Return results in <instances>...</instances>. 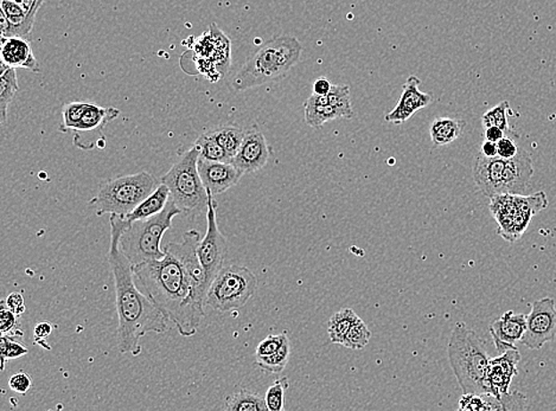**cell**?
Returning <instances> with one entry per match:
<instances>
[{"instance_id": "6da1fadb", "label": "cell", "mask_w": 556, "mask_h": 411, "mask_svg": "<svg viewBox=\"0 0 556 411\" xmlns=\"http://www.w3.org/2000/svg\"><path fill=\"white\" fill-rule=\"evenodd\" d=\"M165 251L162 259L133 266V275L139 290L179 333L193 337L205 316L207 293L183 263L172 252Z\"/></svg>"}, {"instance_id": "7a4b0ae2", "label": "cell", "mask_w": 556, "mask_h": 411, "mask_svg": "<svg viewBox=\"0 0 556 411\" xmlns=\"http://www.w3.org/2000/svg\"><path fill=\"white\" fill-rule=\"evenodd\" d=\"M110 221L111 242L107 258L114 275L118 348L122 355L129 353L137 357L142 352L140 339L149 333H165L170 322L137 286L133 265L121 251V234L129 223L118 215H111Z\"/></svg>"}, {"instance_id": "3957f363", "label": "cell", "mask_w": 556, "mask_h": 411, "mask_svg": "<svg viewBox=\"0 0 556 411\" xmlns=\"http://www.w3.org/2000/svg\"><path fill=\"white\" fill-rule=\"evenodd\" d=\"M303 46L294 36L281 35L253 53L233 78L236 90H247L283 80L301 60Z\"/></svg>"}, {"instance_id": "277c9868", "label": "cell", "mask_w": 556, "mask_h": 411, "mask_svg": "<svg viewBox=\"0 0 556 411\" xmlns=\"http://www.w3.org/2000/svg\"><path fill=\"white\" fill-rule=\"evenodd\" d=\"M447 353L454 376L464 394L487 395L489 367L485 342L465 323H457L451 334Z\"/></svg>"}, {"instance_id": "5b68a950", "label": "cell", "mask_w": 556, "mask_h": 411, "mask_svg": "<svg viewBox=\"0 0 556 411\" xmlns=\"http://www.w3.org/2000/svg\"><path fill=\"white\" fill-rule=\"evenodd\" d=\"M534 176L532 157L525 150L510 160L501 157L487 158L477 154L474 164V179L478 189L486 197L500 194H523L528 190Z\"/></svg>"}, {"instance_id": "8992f818", "label": "cell", "mask_w": 556, "mask_h": 411, "mask_svg": "<svg viewBox=\"0 0 556 411\" xmlns=\"http://www.w3.org/2000/svg\"><path fill=\"white\" fill-rule=\"evenodd\" d=\"M179 214L182 211L170 197L164 210L158 215L126 226L120 237V249L133 266L165 258V249H162V237L171 228L173 218Z\"/></svg>"}, {"instance_id": "52a82bcc", "label": "cell", "mask_w": 556, "mask_h": 411, "mask_svg": "<svg viewBox=\"0 0 556 411\" xmlns=\"http://www.w3.org/2000/svg\"><path fill=\"white\" fill-rule=\"evenodd\" d=\"M200 151L194 145L178 158L162 177L170 190V197L182 214L191 215L208 207L209 193L198 172Z\"/></svg>"}, {"instance_id": "ba28073f", "label": "cell", "mask_w": 556, "mask_h": 411, "mask_svg": "<svg viewBox=\"0 0 556 411\" xmlns=\"http://www.w3.org/2000/svg\"><path fill=\"white\" fill-rule=\"evenodd\" d=\"M158 187L157 179L149 172L118 177L101 185L90 204L97 215L110 214L125 218Z\"/></svg>"}, {"instance_id": "9c48e42d", "label": "cell", "mask_w": 556, "mask_h": 411, "mask_svg": "<svg viewBox=\"0 0 556 411\" xmlns=\"http://www.w3.org/2000/svg\"><path fill=\"white\" fill-rule=\"evenodd\" d=\"M548 207L546 193L500 194L491 198L490 211L498 225V234L508 242H516L532 221L533 216Z\"/></svg>"}, {"instance_id": "30bf717a", "label": "cell", "mask_w": 556, "mask_h": 411, "mask_svg": "<svg viewBox=\"0 0 556 411\" xmlns=\"http://www.w3.org/2000/svg\"><path fill=\"white\" fill-rule=\"evenodd\" d=\"M258 287V279L245 267L225 266L209 288L205 308L227 313L237 311L247 304Z\"/></svg>"}, {"instance_id": "8fae6325", "label": "cell", "mask_w": 556, "mask_h": 411, "mask_svg": "<svg viewBox=\"0 0 556 411\" xmlns=\"http://www.w3.org/2000/svg\"><path fill=\"white\" fill-rule=\"evenodd\" d=\"M227 249H228V244H227L226 237L220 232L218 221H216V201L214 196L209 193L207 233L197 247L198 258L204 270L208 288H211L212 281L225 267Z\"/></svg>"}, {"instance_id": "7c38bea8", "label": "cell", "mask_w": 556, "mask_h": 411, "mask_svg": "<svg viewBox=\"0 0 556 411\" xmlns=\"http://www.w3.org/2000/svg\"><path fill=\"white\" fill-rule=\"evenodd\" d=\"M556 341V308L554 299L534 301L527 316V330L521 339L526 348L540 349L547 342Z\"/></svg>"}, {"instance_id": "4fadbf2b", "label": "cell", "mask_w": 556, "mask_h": 411, "mask_svg": "<svg viewBox=\"0 0 556 411\" xmlns=\"http://www.w3.org/2000/svg\"><path fill=\"white\" fill-rule=\"evenodd\" d=\"M521 360L519 349H510L496 358H490L486 374L487 396H493L498 402L508 394L512 380L519 374L518 364Z\"/></svg>"}, {"instance_id": "5bb4252c", "label": "cell", "mask_w": 556, "mask_h": 411, "mask_svg": "<svg viewBox=\"0 0 556 411\" xmlns=\"http://www.w3.org/2000/svg\"><path fill=\"white\" fill-rule=\"evenodd\" d=\"M270 160V147L265 136L256 126L245 133L244 142L238 149L232 164L244 173H253L265 168Z\"/></svg>"}, {"instance_id": "9a60e30c", "label": "cell", "mask_w": 556, "mask_h": 411, "mask_svg": "<svg viewBox=\"0 0 556 411\" xmlns=\"http://www.w3.org/2000/svg\"><path fill=\"white\" fill-rule=\"evenodd\" d=\"M198 172L208 193L218 196L236 186L245 175L236 165L227 161L198 160Z\"/></svg>"}, {"instance_id": "2e32d148", "label": "cell", "mask_w": 556, "mask_h": 411, "mask_svg": "<svg viewBox=\"0 0 556 411\" xmlns=\"http://www.w3.org/2000/svg\"><path fill=\"white\" fill-rule=\"evenodd\" d=\"M420 78L411 75L402 86V93H401L399 103L396 104L394 110L386 115L385 119L387 122L394 125H401L411 117L418 111L424 110L428 104L432 103V95L428 93L421 92Z\"/></svg>"}, {"instance_id": "e0dca14e", "label": "cell", "mask_w": 556, "mask_h": 411, "mask_svg": "<svg viewBox=\"0 0 556 411\" xmlns=\"http://www.w3.org/2000/svg\"><path fill=\"white\" fill-rule=\"evenodd\" d=\"M526 330L527 316L514 311L505 312L489 327L494 348L500 355L508 349H518L516 342L521 341Z\"/></svg>"}, {"instance_id": "ac0fdd59", "label": "cell", "mask_w": 556, "mask_h": 411, "mask_svg": "<svg viewBox=\"0 0 556 411\" xmlns=\"http://www.w3.org/2000/svg\"><path fill=\"white\" fill-rule=\"evenodd\" d=\"M2 37H24L31 34L37 9H29L14 0H2Z\"/></svg>"}, {"instance_id": "d6986e66", "label": "cell", "mask_w": 556, "mask_h": 411, "mask_svg": "<svg viewBox=\"0 0 556 411\" xmlns=\"http://www.w3.org/2000/svg\"><path fill=\"white\" fill-rule=\"evenodd\" d=\"M2 71L7 68L39 71L30 42L24 37H2Z\"/></svg>"}, {"instance_id": "ffe728a7", "label": "cell", "mask_w": 556, "mask_h": 411, "mask_svg": "<svg viewBox=\"0 0 556 411\" xmlns=\"http://www.w3.org/2000/svg\"><path fill=\"white\" fill-rule=\"evenodd\" d=\"M304 108L306 124L313 128H320L321 126L328 121L345 119V115L342 111H339L337 107L332 106L328 103V95L312 94L306 100Z\"/></svg>"}, {"instance_id": "44dd1931", "label": "cell", "mask_w": 556, "mask_h": 411, "mask_svg": "<svg viewBox=\"0 0 556 411\" xmlns=\"http://www.w3.org/2000/svg\"><path fill=\"white\" fill-rule=\"evenodd\" d=\"M169 200V187L166 186L165 184H159L157 189L154 190L153 193L149 194L135 210L125 216V219L129 223H132L140 221V219L153 218V216H156L159 212L164 210Z\"/></svg>"}, {"instance_id": "7402d4cb", "label": "cell", "mask_w": 556, "mask_h": 411, "mask_svg": "<svg viewBox=\"0 0 556 411\" xmlns=\"http://www.w3.org/2000/svg\"><path fill=\"white\" fill-rule=\"evenodd\" d=\"M119 115H120V111H118L117 108H104L89 103L75 131L82 133L99 131L108 122L117 119Z\"/></svg>"}, {"instance_id": "603a6c76", "label": "cell", "mask_w": 556, "mask_h": 411, "mask_svg": "<svg viewBox=\"0 0 556 411\" xmlns=\"http://www.w3.org/2000/svg\"><path fill=\"white\" fill-rule=\"evenodd\" d=\"M465 122L452 118H436L432 122L429 133L433 145L445 146L461 138L463 135Z\"/></svg>"}, {"instance_id": "cb8c5ba5", "label": "cell", "mask_w": 556, "mask_h": 411, "mask_svg": "<svg viewBox=\"0 0 556 411\" xmlns=\"http://www.w3.org/2000/svg\"><path fill=\"white\" fill-rule=\"evenodd\" d=\"M360 316L353 308H343L335 313L328 323V333L332 344H344L346 334Z\"/></svg>"}, {"instance_id": "d4e9b609", "label": "cell", "mask_w": 556, "mask_h": 411, "mask_svg": "<svg viewBox=\"0 0 556 411\" xmlns=\"http://www.w3.org/2000/svg\"><path fill=\"white\" fill-rule=\"evenodd\" d=\"M225 408L229 411H267L265 399L249 390L234 392L226 399Z\"/></svg>"}, {"instance_id": "484cf974", "label": "cell", "mask_w": 556, "mask_h": 411, "mask_svg": "<svg viewBox=\"0 0 556 411\" xmlns=\"http://www.w3.org/2000/svg\"><path fill=\"white\" fill-rule=\"evenodd\" d=\"M209 133L214 136L216 142L225 149L233 160L238 149H240L242 142H244L245 131L238 127V126L226 125Z\"/></svg>"}, {"instance_id": "4316f807", "label": "cell", "mask_w": 556, "mask_h": 411, "mask_svg": "<svg viewBox=\"0 0 556 411\" xmlns=\"http://www.w3.org/2000/svg\"><path fill=\"white\" fill-rule=\"evenodd\" d=\"M16 70L13 68H7L2 71V77H0V111H2L3 122H5L7 118V108L20 90Z\"/></svg>"}, {"instance_id": "83f0119b", "label": "cell", "mask_w": 556, "mask_h": 411, "mask_svg": "<svg viewBox=\"0 0 556 411\" xmlns=\"http://www.w3.org/2000/svg\"><path fill=\"white\" fill-rule=\"evenodd\" d=\"M510 108L509 101L504 100L498 103L497 106L491 108L486 113L483 114L482 124L483 127H491V126H496L503 129L505 135L511 136V138L518 139V133L512 131L510 126H509L508 111Z\"/></svg>"}, {"instance_id": "f1b7e54d", "label": "cell", "mask_w": 556, "mask_h": 411, "mask_svg": "<svg viewBox=\"0 0 556 411\" xmlns=\"http://www.w3.org/2000/svg\"><path fill=\"white\" fill-rule=\"evenodd\" d=\"M195 146L200 151V157L203 160L212 161H227L232 163V158L226 152L225 149L216 140L211 133L202 135L195 143Z\"/></svg>"}, {"instance_id": "f546056e", "label": "cell", "mask_w": 556, "mask_h": 411, "mask_svg": "<svg viewBox=\"0 0 556 411\" xmlns=\"http://www.w3.org/2000/svg\"><path fill=\"white\" fill-rule=\"evenodd\" d=\"M290 341L285 342L277 352L261 358H256V366L262 371L270 374H279L286 367L290 359Z\"/></svg>"}, {"instance_id": "4dcf8cb0", "label": "cell", "mask_w": 556, "mask_h": 411, "mask_svg": "<svg viewBox=\"0 0 556 411\" xmlns=\"http://www.w3.org/2000/svg\"><path fill=\"white\" fill-rule=\"evenodd\" d=\"M487 395L464 394L460 399V410L467 411H491L501 410L500 402L490 396V401L486 399Z\"/></svg>"}, {"instance_id": "1f68e13d", "label": "cell", "mask_w": 556, "mask_h": 411, "mask_svg": "<svg viewBox=\"0 0 556 411\" xmlns=\"http://www.w3.org/2000/svg\"><path fill=\"white\" fill-rule=\"evenodd\" d=\"M371 337V332L368 329L367 324L362 319L359 318L356 323L353 324L352 329L346 334L344 348L352 349H362L366 348L368 342H369Z\"/></svg>"}, {"instance_id": "d6a6232c", "label": "cell", "mask_w": 556, "mask_h": 411, "mask_svg": "<svg viewBox=\"0 0 556 411\" xmlns=\"http://www.w3.org/2000/svg\"><path fill=\"white\" fill-rule=\"evenodd\" d=\"M20 316L11 311L5 305V301L0 308V332L2 335H9L11 338L23 337L24 332L21 330Z\"/></svg>"}, {"instance_id": "836d02e7", "label": "cell", "mask_w": 556, "mask_h": 411, "mask_svg": "<svg viewBox=\"0 0 556 411\" xmlns=\"http://www.w3.org/2000/svg\"><path fill=\"white\" fill-rule=\"evenodd\" d=\"M287 389V377H281L270 385L265 396L266 406L270 411H283L285 409V391Z\"/></svg>"}, {"instance_id": "e575fe53", "label": "cell", "mask_w": 556, "mask_h": 411, "mask_svg": "<svg viewBox=\"0 0 556 411\" xmlns=\"http://www.w3.org/2000/svg\"><path fill=\"white\" fill-rule=\"evenodd\" d=\"M29 349L21 342L13 341L9 335H2L0 339V356H2V370L5 369L7 360L17 359L28 355Z\"/></svg>"}, {"instance_id": "d590c367", "label": "cell", "mask_w": 556, "mask_h": 411, "mask_svg": "<svg viewBox=\"0 0 556 411\" xmlns=\"http://www.w3.org/2000/svg\"><path fill=\"white\" fill-rule=\"evenodd\" d=\"M88 104L89 103H70L64 104L62 110L63 124L62 127H61V131L67 132L71 131V129H74L75 131Z\"/></svg>"}, {"instance_id": "8d00e7d4", "label": "cell", "mask_w": 556, "mask_h": 411, "mask_svg": "<svg viewBox=\"0 0 556 411\" xmlns=\"http://www.w3.org/2000/svg\"><path fill=\"white\" fill-rule=\"evenodd\" d=\"M287 341L288 337L286 334L269 335V337L263 339L258 345V348H256V358L272 355V353L277 352Z\"/></svg>"}, {"instance_id": "74e56055", "label": "cell", "mask_w": 556, "mask_h": 411, "mask_svg": "<svg viewBox=\"0 0 556 411\" xmlns=\"http://www.w3.org/2000/svg\"><path fill=\"white\" fill-rule=\"evenodd\" d=\"M9 387L11 390L17 392V394H28L32 387L31 377L28 374L23 373V371L14 374L10 377Z\"/></svg>"}, {"instance_id": "f35d334b", "label": "cell", "mask_w": 556, "mask_h": 411, "mask_svg": "<svg viewBox=\"0 0 556 411\" xmlns=\"http://www.w3.org/2000/svg\"><path fill=\"white\" fill-rule=\"evenodd\" d=\"M519 147L516 145L515 138L505 136L500 142L497 143L498 157L504 158V160H510L519 153Z\"/></svg>"}, {"instance_id": "ab89813d", "label": "cell", "mask_w": 556, "mask_h": 411, "mask_svg": "<svg viewBox=\"0 0 556 411\" xmlns=\"http://www.w3.org/2000/svg\"><path fill=\"white\" fill-rule=\"evenodd\" d=\"M53 333V325L48 322L38 323L37 325L35 326L34 335H35V344H41L43 348L50 349L48 345H46V339L49 337L50 334Z\"/></svg>"}, {"instance_id": "60d3db41", "label": "cell", "mask_w": 556, "mask_h": 411, "mask_svg": "<svg viewBox=\"0 0 556 411\" xmlns=\"http://www.w3.org/2000/svg\"><path fill=\"white\" fill-rule=\"evenodd\" d=\"M5 305L11 311L16 313L18 316H21L27 311L23 295L18 293V292H14V293H11L9 297H7Z\"/></svg>"}, {"instance_id": "b9f144b4", "label": "cell", "mask_w": 556, "mask_h": 411, "mask_svg": "<svg viewBox=\"0 0 556 411\" xmlns=\"http://www.w3.org/2000/svg\"><path fill=\"white\" fill-rule=\"evenodd\" d=\"M331 88L332 85L327 78H318L317 80L313 82V94H316V95H328Z\"/></svg>"}, {"instance_id": "7bdbcfd3", "label": "cell", "mask_w": 556, "mask_h": 411, "mask_svg": "<svg viewBox=\"0 0 556 411\" xmlns=\"http://www.w3.org/2000/svg\"><path fill=\"white\" fill-rule=\"evenodd\" d=\"M505 136L507 135H505L503 129L496 127V126L484 128V136H485V140H489V142L498 143L502 138H504Z\"/></svg>"}, {"instance_id": "ee69618b", "label": "cell", "mask_w": 556, "mask_h": 411, "mask_svg": "<svg viewBox=\"0 0 556 411\" xmlns=\"http://www.w3.org/2000/svg\"><path fill=\"white\" fill-rule=\"evenodd\" d=\"M480 153L487 158L497 157V143H493L489 142V140H485V142L482 144V149H480Z\"/></svg>"}, {"instance_id": "f6af8a7d", "label": "cell", "mask_w": 556, "mask_h": 411, "mask_svg": "<svg viewBox=\"0 0 556 411\" xmlns=\"http://www.w3.org/2000/svg\"><path fill=\"white\" fill-rule=\"evenodd\" d=\"M45 2H46V0H45Z\"/></svg>"}]
</instances>
